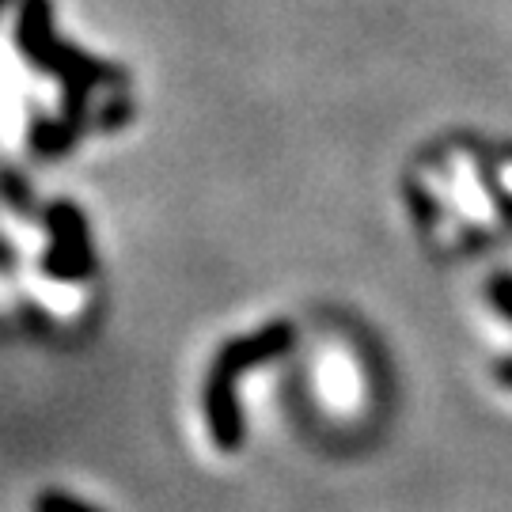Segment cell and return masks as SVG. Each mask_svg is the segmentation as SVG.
Masks as SVG:
<instances>
[{
	"label": "cell",
	"instance_id": "obj_1",
	"mask_svg": "<svg viewBox=\"0 0 512 512\" xmlns=\"http://www.w3.org/2000/svg\"><path fill=\"white\" fill-rule=\"evenodd\" d=\"M289 349H293V323L277 319V323H266V327L255 330V334H247V338L224 342L220 353L213 357L209 376L236 384L243 372H251V368H258V365H270L277 357H285Z\"/></svg>",
	"mask_w": 512,
	"mask_h": 512
},
{
	"label": "cell",
	"instance_id": "obj_2",
	"mask_svg": "<svg viewBox=\"0 0 512 512\" xmlns=\"http://www.w3.org/2000/svg\"><path fill=\"white\" fill-rule=\"evenodd\" d=\"M42 274L54 281H84L95 274V251L88 239H54L42 255Z\"/></svg>",
	"mask_w": 512,
	"mask_h": 512
},
{
	"label": "cell",
	"instance_id": "obj_3",
	"mask_svg": "<svg viewBox=\"0 0 512 512\" xmlns=\"http://www.w3.org/2000/svg\"><path fill=\"white\" fill-rule=\"evenodd\" d=\"M31 512H99V509H95V505H88V501H80V497H73V494H61V490H42V494L35 497Z\"/></svg>",
	"mask_w": 512,
	"mask_h": 512
},
{
	"label": "cell",
	"instance_id": "obj_4",
	"mask_svg": "<svg viewBox=\"0 0 512 512\" xmlns=\"http://www.w3.org/2000/svg\"><path fill=\"white\" fill-rule=\"evenodd\" d=\"M486 296H490V304H494L497 315L512 323V274H494V277H490Z\"/></svg>",
	"mask_w": 512,
	"mask_h": 512
},
{
	"label": "cell",
	"instance_id": "obj_5",
	"mask_svg": "<svg viewBox=\"0 0 512 512\" xmlns=\"http://www.w3.org/2000/svg\"><path fill=\"white\" fill-rule=\"evenodd\" d=\"M494 380L512 391V353H509V357H497V361H494Z\"/></svg>",
	"mask_w": 512,
	"mask_h": 512
}]
</instances>
